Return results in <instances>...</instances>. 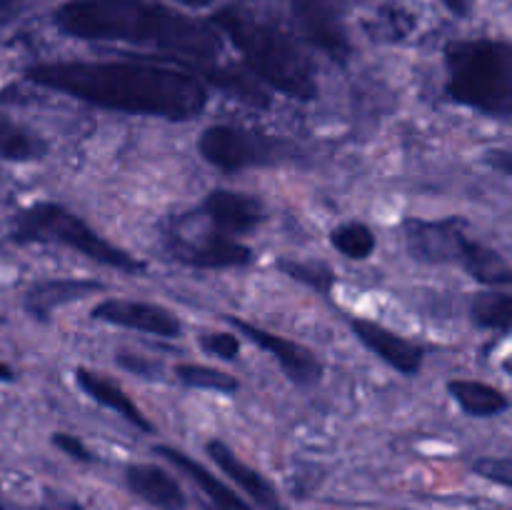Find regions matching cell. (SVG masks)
<instances>
[{"label":"cell","mask_w":512,"mask_h":510,"mask_svg":"<svg viewBox=\"0 0 512 510\" xmlns=\"http://www.w3.org/2000/svg\"><path fill=\"white\" fill-rule=\"evenodd\" d=\"M225 320L233 325L235 333H240L250 343L273 355V360L280 365V370L288 375V380L293 385L310 388V385L320 383V378H323V363H320V358L313 350L295 343V340L283 338L278 333H270V330L260 328V325L250 323V320L238 318V315H225Z\"/></svg>","instance_id":"9c48e42d"},{"label":"cell","mask_w":512,"mask_h":510,"mask_svg":"<svg viewBox=\"0 0 512 510\" xmlns=\"http://www.w3.org/2000/svg\"><path fill=\"white\" fill-rule=\"evenodd\" d=\"M473 473L483 480L512 490V455H488L473 463Z\"/></svg>","instance_id":"484cf974"},{"label":"cell","mask_w":512,"mask_h":510,"mask_svg":"<svg viewBox=\"0 0 512 510\" xmlns=\"http://www.w3.org/2000/svg\"><path fill=\"white\" fill-rule=\"evenodd\" d=\"M40 88L58 90L93 108L185 123L208 108V85L193 68L143 60H60L25 68Z\"/></svg>","instance_id":"6da1fadb"},{"label":"cell","mask_w":512,"mask_h":510,"mask_svg":"<svg viewBox=\"0 0 512 510\" xmlns=\"http://www.w3.org/2000/svg\"><path fill=\"white\" fill-rule=\"evenodd\" d=\"M90 318L98 320V323L115 325V328L158 335V338H180L183 335V323L173 310L145 303V300L105 298L98 305H93Z\"/></svg>","instance_id":"8fae6325"},{"label":"cell","mask_w":512,"mask_h":510,"mask_svg":"<svg viewBox=\"0 0 512 510\" xmlns=\"http://www.w3.org/2000/svg\"><path fill=\"white\" fill-rule=\"evenodd\" d=\"M330 245L348 260H368L378 248V238L370 225L353 220L330 230Z\"/></svg>","instance_id":"7402d4cb"},{"label":"cell","mask_w":512,"mask_h":510,"mask_svg":"<svg viewBox=\"0 0 512 510\" xmlns=\"http://www.w3.org/2000/svg\"><path fill=\"white\" fill-rule=\"evenodd\" d=\"M168 253L178 263L198 270H228L245 268L253 263V250L240 238L218 233L210 228L198 238H183L180 233L168 235Z\"/></svg>","instance_id":"30bf717a"},{"label":"cell","mask_w":512,"mask_h":510,"mask_svg":"<svg viewBox=\"0 0 512 510\" xmlns=\"http://www.w3.org/2000/svg\"><path fill=\"white\" fill-rule=\"evenodd\" d=\"M198 345L203 353L220 360H238L240 338L235 333H220V330H205L198 335Z\"/></svg>","instance_id":"d4e9b609"},{"label":"cell","mask_w":512,"mask_h":510,"mask_svg":"<svg viewBox=\"0 0 512 510\" xmlns=\"http://www.w3.org/2000/svg\"><path fill=\"white\" fill-rule=\"evenodd\" d=\"M53 445L58 450H63L68 458L78 460V463H95V453L78 438V435L70 433H55L53 435Z\"/></svg>","instance_id":"4316f807"},{"label":"cell","mask_w":512,"mask_h":510,"mask_svg":"<svg viewBox=\"0 0 512 510\" xmlns=\"http://www.w3.org/2000/svg\"><path fill=\"white\" fill-rule=\"evenodd\" d=\"M203 213L210 228L230 235V238H243V235L253 233L268 218L263 200L228 188L210 190L203 200Z\"/></svg>","instance_id":"4fadbf2b"},{"label":"cell","mask_w":512,"mask_h":510,"mask_svg":"<svg viewBox=\"0 0 512 510\" xmlns=\"http://www.w3.org/2000/svg\"><path fill=\"white\" fill-rule=\"evenodd\" d=\"M175 378L185 385V388L195 390H213V393L233 395L240 390V380L235 375L225 373L220 368H210V365L200 363H180L175 365Z\"/></svg>","instance_id":"cb8c5ba5"},{"label":"cell","mask_w":512,"mask_h":510,"mask_svg":"<svg viewBox=\"0 0 512 510\" xmlns=\"http://www.w3.org/2000/svg\"><path fill=\"white\" fill-rule=\"evenodd\" d=\"M178 3L188 5V8H208V5H213L215 0H178Z\"/></svg>","instance_id":"4dcf8cb0"},{"label":"cell","mask_w":512,"mask_h":510,"mask_svg":"<svg viewBox=\"0 0 512 510\" xmlns=\"http://www.w3.org/2000/svg\"><path fill=\"white\" fill-rule=\"evenodd\" d=\"M0 510H8V508H5V505H3V503H0Z\"/></svg>","instance_id":"d6a6232c"},{"label":"cell","mask_w":512,"mask_h":510,"mask_svg":"<svg viewBox=\"0 0 512 510\" xmlns=\"http://www.w3.org/2000/svg\"><path fill=\"white\" fill-rule=\"evenodd\" d=\"M200 158L215 170L238 173L248 168H270L293 158L288 143L263 133V130L245 128L233 123L208 125L195 140Z\"/></svg>","instance_id":"52a82bcc"},{"label":"cell","mask_w":512,"mask_h":510,"mask_svg":"<svg viewBox=\"0 0 512 510\" xmlns=\"http://www.w3.org/2000/svg\"><path fill=\"white\" fill-rule=\"evenodd\" d=\"M503 370H505V373H508V375H512V353L508 355V358L503 360Z\"/></svg>","instance_id":"1f68e13d"},{"label":"cell","mask_w":512,"mask_h":510,"mask_svg":"<svg viewBox=\"0 0 512 510\" xmlns=\"http://www.w3.org/2000/svg\"><path fill=\"white\" fill-rule=\"evenodd\" d=\"M213 25L238 48L260 83L300 103L318 98V80L308 55L285 30L243 8H223Z\"/></svg>","instance_id":"3957f363"},{"label":"cell","mask_w":512,"mask_h":510,"mask_svg":"<svg viewBox=\"0 0 512 510\" xmlns=\"http://www.w3.org/2000/svg\"><path fill=\"white\" fill-rule=\"evenodd\" d=\"M403 235L408 253L420 263L458 265L488 288L512 285V265L495 248L470 238L463 220L408 218L403 223Z\"/></svg>","instance_id":"5b68a950"},{"label":"cell","mask_w":512,"mask_h":510,"mask_svg":"<svg viewBox=\"0 0 512 510\" xmlns=\"http://www.w3.org/2000/svg\"><path fill=\"white\" fill-rule=\"evenodd\" d=\"M0 3H8V0H0Z\"/></svg>","instance_id":"836d02e7"},{"label":"cell","mask_w":512,"mask_h":510,"mask_svg":"<svg viewBox=\"0 0 512 510\" xmlns=\"http://www.w3.org/2000/svg\"><path fill=\"white\" fill-rule=\"evenodd\" d=\"M448 393L458 403V408L470 418H498V415L508 413L512 405L503 390L483 383V380H450Z\"/></svg>","instance_id":"d6986e66"},{"label":"cell","mask_w":512,"mask_h":510,"mask_svg":"<svg viewBox=\"0 0 512 510\" xmlns=\"http://www.w3.org/2000/svg\"><path fill=\"white\" fill-rule=\"evenodd\" d=\"M48 153V143L33 130L23 128L8 115H0V160L10 163H30Z\"/></svg>","instance_id":"44dd1931"},{"label":"cell","mask_w":512,"mask_h":510,"mask_svg":"<svg viewBox=\"0 0 512 510\" xmlns=\"http://www.w3.org/2000/svg\"><path fill=\"white\" fill-rule=\"evenodd\" d=\"M53 23L70 38L145 45L180 58L203 70V78L220 83V88L243 103L255 95V85L243 75L215 65L220 38L213 25L168 5L153 0H68L53 13Z\"/></svg>","instance_id":"7a4b0ae2"},{"label":"cell","mask_w":512,"mask_h":510,"mask_svg":"<svg viewBox=\"0 0 512 510\" xmlns=\"http://www.w3.org/2000/svg\"><path fill=\"white\" fill-rule=\"evenodd\" d=\"M15 243H53L75 250L83 258L128 275L148 273V265L105 240L80 215L58 203H35L20 210L13 220Z\"/></svg>","instance_id":"8992f818"},{"label":"cell","mask_w":512,"mask_h":510,"mask_svg":"<svg viewBox=\"0 0 512 510\" xmlns=\"http://www.w3.org/2000/svg\"><path fill=\"white\" fill-rule=\"evenodd\" d=\"M73 375L78 388L83 390L90 400H95V403L103 405V408L118 413L120 418L128 420L133 428L145 430V433H153L155 425L145 418L143 410L133 403V398H130V395L125 393L115 380H110L105 373H98V370H90V368H75Z\"/></svg>","instance_id":"e0dca14e"},{"label":"cell","mask_w":512,"mask_h":510,"mask_svg":"<svg viewBox=\"0 0 512 510\" xmlns=\"http://www.w3.org/2000/svg\"><path fill=\"white\" fill-rule=\"evenodd\" d=\"M483 163L495 173L512 178V150L508 148H488L483 153Z\"/></svg>","instance_id":"83f0119b"},{"label":"cell","mask_w":512,"mask_h":510,"mask_svg":"<svg viewBox=\"0 0 512 510\" xmlns=\"http://www.w3.org/2000/svg\"><path fill=\"white\" fill-rule=\"evenodd\" d=\"M443 5L458 18H468L470 10H473V0H443Z\"/></svg>","instance_id":"f1b7e54d"},{"label":"cell","mask_w":512,"mask_h":510,"mask_svg":"<svg viewBox=\"0 0 512 510\" xmlns=\"http://www.w3.org/2000/svg\"><path fill=\"white\" fill-rule=\"evenodd\" d=\"M350 330L363 343V348H368L375 358H380L388 368L398 370L405 378H413V375H418L423 370V345L403 338L400 333H395V330L385 328V325L375 323L370 318H350Z\"/></svg>","instance_id":"7c38bea8"},{"label":"cell","mask_w":512,"mask_h":510,"mask_svg":"<svg viewBox=\"0 0 512 510\" xmlns=\"http://www.w3.org/2000/svg\"><path fill=\"white\" fill-rule=\"evenodd\" d=\"M470 320L490 333H512V293L483 290L470 298Z\"/></svg>","instance_id":"ffe728a7"},{"label":"cell","mask_w":512,"mask_h":510,"mask_svg":"<svg viewBox=\"0 0 512 510\" xmlns=\"http://www.w3.org/2000/svg\"><path fill=\"white\" fill-rule=\"evenodd\" d=\"M445 93L485 118H512V43L493 38L450 40L445 45Z\"/></svg>","instance_id":"277c9868"},{"label":"cell","mask_w":512,"mask_h":510,"mask_svg":"<svg viewBox=\"0 0 512 510\" xmlns=\"http://www.w3.org/2000/svg\"><path fill=\"white\" fill-rule=\"evenodd\" d=\"M205 450H208L210 460H213V463L218 465V468L223 470V473L228 475V478L233 480V483L238 485L260 510H285L283 498H280V493L275 490V485L270 483L260 470H255L253 465L245 463V460L240 458L233 448H228L223 440H208Z\"/></svg>","instance_id":"5bb4252c"},{"label":"cell","mask_w":512,"mask_h":510,"mask_svg":"<svg viewBox=\"0 0 512 510\" xmlns=\"http://www.w3.org/2000/svg\"><path fill=\"white\" fill-rule=\"evenodd\" d=\"M275 268L280 270L288 278L298 280L300 285L305 288L315 290L320 295H330L333 293L335 283H338V275L330 265L320 263V260H295V258H280L275 263Z\"/></svg>","instance_id":"603a6c76"},{"label":"cell","mask_w":512,"mask_h":510,"mask_svg":"<svg viewBox=\"0 0 512 510\" xmlns=\"http://www.w3.org/2000/svg\"><path fill=\"white\" fill-rule=\"evenodd\" d=\"M355 3L358 0H293L295 23L313 48L335 63H348L353 45L345 18Z\"/></svg>","instance_id":"ba28073f"},{"label":"cell","mask_w":512,"mask_h":510,"mask_svg":"<svg viewBox=\"0 0 512 510\" xmlns=\"http://www.w3.org/2000/svg\"><path fill=\"white\" fill-rule=\"evenodd\" d=\"M105 290L103 283L98 280H73V278H55V280H40L33 288L25 293V310L33 318L48 320L50 313H55L63 305L73 303V300L85 298L90 293Z\"/></svg>","instance_id":"ac0fdd59"},{"label":"cell","mask_w":512,"mask_h":510,"mask_svg":"<svg viewBox=\"0 0 512 510\" xmlns=\"http://www.w3.org/2000/svg\"><path fill=\"white\" fill-rule=\"evenodd\" d=\"M155 455L165 458L170 465H175L180 473L188 475V478L193 480L195 488L203 493L205 508L208 510H255L253 505L245 503L230 485H225L218 475L210 473L205 465H200L198 460L190 458L183 450L170 448V445H155Z\"/></svg>","instance_id":"9a60e30c"},{"label":"cell","mask_w":512,"mask_h":510,"mask_svg":"<svg viewBox=\"0 0 512 510\" xmlns=\"http://www.w3.org/2000/svg\"><path fill=\"white\" fill-rule=\"evenodd\" d=\"M125 485L135 498L158 510H185L188 498L178 480L153 463H130L125 468Z\"/></svg>","instance_id":"2e32d148"},{"label":"cell","mask_w":512,"mask_h":510,"mask_svg":"<svg viewBox=\"0 0 512 510\" xmlns=\"http://www.w3.org/2000/svg\"><path fill=\"white\" fill-rule=\"evenodd\" d=\"M13 380H15L13 368H10V365H5V363H0V383H13Z\"/></svg>","instance_id":"f546056e"}]
</instances>
